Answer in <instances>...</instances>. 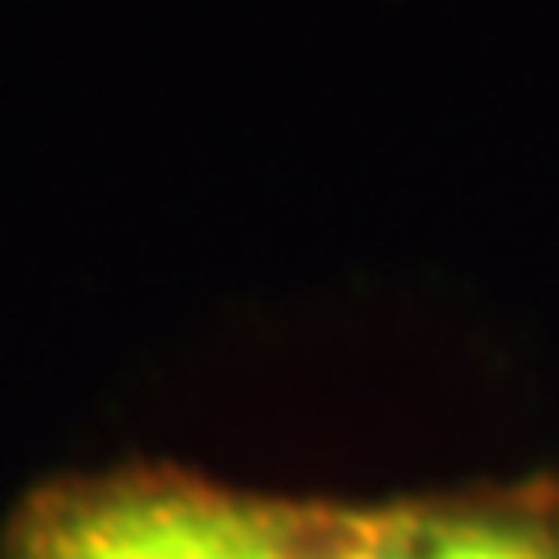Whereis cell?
Returning a JSON list of instances; mask_svg holds the SVG:
<instances>
[{
    "mask_svg": "<svg viewBox=\"0 0 559 559\" xmlns=\"http://www.w3.org/2000/svg\"><path fill=\"white\" fill-rule=\"evenodd\" d=\"M355 532L359 503L112 466L33 485L0 527V559H349Z\"/></svg>",
    "mask_w": 559,
    "mask_h": 559,
    "instance_id": "6da1fadb",
    "label": "cell"
},
{
    "mask_svg": "<svg viewBox=\"0 0 559 559\" xmlns=\"http://www.w3.org/2000/svg\"><path fill=\"white\" fill-rule=\"evenodd\" d=\"M349 559H559V476L359 503Z\"/></svg>",
    "mask_w": 559,
    "mask_h": 559,
    "instance_id": "7a4b0ae2",
    "label": "cell"
}]
</instances>
